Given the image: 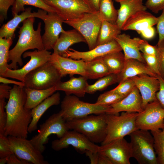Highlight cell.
Listing matches in <instances>:
<instances>
[{
  "instance_id": "6da1fadb",
  "label": "cell",
  "mask_w": 164,
  "mask_h": 164,
  "mask_svg": "<svg viewBox=\"0 0 164 164\" xmlns=\"http://www.w3.org/2000/svg\"><path fill=\"white\" fill-rule=\"evenodd\" d=\"M26 97L24 87L14 85L10 90L5 106L7 121L4 135L27 138L32 116V109L25 107Z\"/></svg>"
},
{
  "instance_id": "7a4b0ae2",
  "label": "cell",
  "mask_w": 164,
  "mask_h": 164,
  "mask_svg": "<svg viewBox=\"0 0 164 164\" xmlns=\"http://www.w3.org/2000/svg\"><path fill=\"white\" fill-rule=\"evenodd\" d=\"M35 17L29 18L24 20L21 27H18L19 30V39L15 46L9 52L8 68L17 69V63L21 66L23 64L21 56L28 50L36 49L38 50H44L41 36V23L39 22L37 28L35 30L33 24Z\"/></svg>"
},
{
  "instance_id": "3957f363",
  "label": "cell",
  "mask_w": 164,
  "mask_h": 164,
  "mask_svg": "<svg viewBox=\"0 0 164 164\" xmlns=\"http://www.w3.org/2000/svg\"><path fill=\"white\" fill-rule=\"evenodd\" d=\"M69 130L75 131L85 136L91 142L101 144L107 135L106 113L86 116L67 121Z\"/></svg>"
},
{
  "instance_id": "277c9868",
  "label": "cell",
  "mask_w": 164,
  "mask_h": 164,
  "mask_svg": "<svg viewBox=\"0 0 164 164\" xmlns=\"http://www.w3.org/2000/svg\"><path fill=\"white\" fill-rule=\"evenodd\" d=\"M121 112L120 115L106 113L107 135L101 145L124 138L138 129L136 126L135 121L139 113Z\"/></svg>"
},
{
  "instance_id": "5b68a950",
  "label": "cell",
  "mask_w": 164,
  "mask_h": 164,
  "mask_svg": "<svg viewBox=\"0 0 164 164\" xmlns=\"http://www.w3.org/2000/svg\"><path fill=\"white\" fill-rule=\"evenodd\" d=\"M129 135L132 157L139 164H158L154 138L151 132L138 129Z\"/></svg>"
},
{
  "instance_id": "8992f818",
  "label": "cell",
  "mask_w": 164,
  "mask_h": 164,
  "mask_svg": "<svg viewBox=\"0 0 164 164\" xmlns=\"http://www.w3.org/2000/svg\"><path fill=\"white\" fill-rule=\"evenodd\" d=\"M61 108L62 115L67 121L91 114L107 113L111 107L84 102L75 95H66L61 102Z\"/></svg>"
},
{
  "instance_id": "52a82bcc",
  "label": "cell",
  "mask_w": 164,
  "mask_h": 164,
  "mask_svg": "<svg viewBox=\"0 0 164 164\" xmlns=\"http://www.w3.org/2000/svg\"><path fill=\"white\" fill-rule=\"evenodd\" d=\"M66 121L60 111L52 114L40 125L38 133L32 138L30 142L36 149L43 153L46 149L44 145L48 143L50 135H56L59 138L69 130Z\"/></svg>"
},
{
  "instance_id": "ba28073f",
  "label": "cell",
  "mask_w": 164,
  "mask_h": 164,
  "mask_svg": "<svg viewBox=\"0 0 164 164\" xmlns=\"http://www.w3.org/2000/svg\"><path fill=\"white\" fill-rule=\"evenodd\" d=\"M102 21L98 11L84 14L81 16L63 22L77 30L84 37L89 50L97 46V37Z\"/></svg>"
},
{
  "instance_id": "9c48e42d",
  "label": "cell",
  "mask_w": 164,
  "mask_h": 164,
  "mask_svg": "<svg viewBox=\"0 0 164 164\" xmlns=\"http://www.w3.org/2000/svg\"><path fill=\"white\" fill-rule=\"evenodd\" d=\"M61 78L57 69L49 61L27 74L23 82L25 87L46 89L56 86Z\"/></svg>"
},
{
  "instance_id": "30bf717a",
  "label": "cell",
  "mask_w": 164,
  "mask_h": 164,
  "mask_svg": "<svg viewBox=\"0 0 164 164\" xmlns=\"http://www.w3.org/2000/svg\"><path fill=\"white\" fill-rule=\"evenodd\" d=\"M54 9L63 21L77 18L83 14L96 12L85 0H43Z\"/></svg>"
},
{
  "instance_id": "8fae6325",
  "label": "cell",
  "mask_w": 164,
  "mask_h": 164,
  "mask_svg": "<svg viewBox=\"0 0 164 164\" xmlns=\"http://www.w3.org/2000/svg\"><path fill=\"white\" fill-rule=\"evenodd\" d=\"M138 129L154 131L164 128V108L157 100L148 104L135 121Z\"/></svg>"
},
{
  "instance_id": "7c38bea8",
  "label": "cell",
  "mask_w": 164,
  "mask_h": 164,
  "mask_svg": "<svg viewBox=\"0 0 164 164\" xmlns=\"http://www.w3.org/2000/svg\"><path fill=\"white\" fill-rule=\"evenodd\" d=\"M70 145L81 154L85 153L87 151L97 152L99 147L98 145L90 141L83 135L73 130H68L61 138L51 143L52 148L57 151L67 148Z\"/></svg>"
},
{
  "instance_id": "4fadbf2b",
  "label": "cell",
  "mask_w": 164,
  "mask_h": 164,
  "mask_svg": "<svg viewBox=\"0 0 164 164\" xmlns=\"http://www.w3.org/2000/svg\"><path fill=\"white\" fill-rule=\"evenodd\" d=\"M51 53L46 50L27 51L22 54L24 58H30L29 61L20 69L13 70L8 68L2 76L17 80L23 82L25 76L34 69L49 61Z\"/></svg>"
},
{
  "instance_id": "5bb4252c",
  "label": "cell",
  "mask_w": 164,
  "mask_h": 164,
  "mask_svg": "<svg viewBox=\"0 0 164 164\" xmlns=\"http://www.w3.org/2000/svg\"><path fill=\"white\" fill-rule=\"evenodd\" d=\"M7 137L13 153L19 158L31 164H49L44 160L42 153L35 148L30 140L22 137Z\"/></svg>"
},
{
  "instance_id": "9a60e30c",
  "label": "cell",
  "mask_w": 164,
  "mask_h": 164,
  "mask_svg": "<svg viewBox=\"0 0 164 164\" xmlns=\"http://www.w3.org/2000/svg\"><path fill=\"white\" fill-rule=\"evenodd\" d=\"M107 157L112 164H130L132 158L130 144L122 138L99 146L97 151Z\"/></svg>"
},
{
  "instance_id": "2e32d148",
  "label": "cell",
  "mask_w": 164,
  "mask_h": 164,
  "mask_svg": "<svg viewBox=\"0 0 164 164\" xmlns=\"http://www.w3.org/2000/svg\"><path fill=\"white\" fill-rule=\"evenodd\" d=\"M49 61L55 67L61 77L68 75L70 76L78 74L86 78V62L65 57L53 53Z\"/></svg>"
},
{
  "instance_id": "e0dca14e",
  "label": "cell",
  "mask_w": 164,
  "mask_h": 164,
  "mask_svg": "<svg viewBox=\"0 0 164 164\" xmlns=\"http://www.w3.org/2000/svg\"><path fill=\"white\" fill-rule=\"evenodd\" d=\"M45 24V32L42 36L44 49H53L60 34L64 31L63 19L56 13L48 12L43 20Z\"/></svg>"
},
{
  "instance_id": "ac0fdd59",
  "label": "cell",
  "mask_w": 164,
  "mask_h": 164,
  "mask_svg": "<svg viewBox=\"0 0 164 164\" xmlns=\"http://www.w3.org/2000/svg\"><path fill=\"white\" fill-rule=\"evenodd\" d=\"M122 49L118 42L114 40L110 42L96 46L88 51L81 52L69 48L66 52L65 57L79 60L86 62L114 52L121 51Z\"/></svg>"
},
{
  "instance_id": "d6986e66",
  "label": "cell",
  "mask_w": 164,
  "mask_h": 164,
  "mask_svg": "<svg viewBox=\"0 0 164 164\" xmlns=\"http://www.w3.org/2000/svg\"><path fill=\"white\" fill-rule=\"evenodd\" d=\"M131 78L141 95L143 109L148 104L157 100L156 94L160 86L158 77L142 74Z\"/></svg>"
},
{
  "instance_id": "ffe728a7",
  "label": "cell",
  "mask_w": 164,
  "mask_h": 164,
  "mask_svg": "<svg viewBox=\"0 0 164 164\" xmlns=\"http://www.w3.org/2000/svg\"><path fill=\"white\" fill-rule=\"evenodd\" d=\"M31 7L25 9L20 15L16 14L7 23L3 24L0 29V37L13 39L15 36V32L21 22L31 17H36L42 20L48 12L40 9L37 12H32Z\"/></svg>"
},
{
  "instance_id": "44dd1931",
  "label": "cell",
  "mask_w": 164,
  "mask_h": 164,
  "mask_svg": "<svg viewBox=\"0 0 164 164\" xmlns=\"http://www.w3.org/2000/svg\"><path fill=\"white\" fill-rule=\"evenodd\" d=\"M142 100L140 92L135 87L131 92L118 103L111 106L107 113L118 114L127 112L140 113L143 110Z\"/></svg>"
},
{
  "instance_id": "7402d4cb",
  "label": "cell",
  "mask_w": 164,
  "mask_h": 164,
  "mask_svg": "<svg viewBox=\"0 0 164 164\" xmlns=\"http://www.w3.org/2000/svg\"><path fill=\"white\" fill-rule=\"evenodd\" d=\"M142 74L158 77L146 63L134 59L125 60L123 69L117 74V82L119 83L126 79Z\"/></svg>"
},
{
  "instance_id": "603a6c76",
  "label": "cell",
  "mask_w": 164,
  "mask_h": 164,
  "mask_svg": "<svg viewBox=\"0 0 164 164\" xmlns=\"http://www.w3.org/2000/svg\"><path fill=\"white\" fill-rule=\"evenodd\" d=\"M143 0H115L120 4L118 10L116 24L121 29L128 19L138 12L146 11L147 8L143 3Z\"/></svg>"
},
{
  "instance_id": "cb8c5ba5",
  "label": "cell",
  "mask_w": 164,
  "mask_h": 164,
  "mask_svg": "<svg viewBox=\"0 0 164 164\" xmlns=\"http://www.w3.org/2000/svg\"><path fill=\"white\" fill-rule=\"evenodd\" d=\"M115 39L123 51L125 60L134 59L145 63L139 49L141 39L138 37L131 38L129 35L123 33L118 35Z\"/></svg>"
},
{
  "instance_id": "d4e9b609",
  "label": "cell",
  "mask_w": 164,
  "mask_h": 164,
  "mask_svg": "<svg viewBox=\"0 0 164 164\" xmlns=\"http://www.w3.org/2000/svg\"><path fill=\"white\" fill-rule=\"evenodd\" d=\"M158 18L146 11H140L129 18L121 30H133L137 32L156 25Z\"/></svg>"
},
{
  "instance_id": "484cf974",
  "label": "cell",
  "mask_w": 164,
  "mask_h": 164,
  "mask_svg": "<svg viewBox=\"0 0 164 164\" xmlns=\"http://www.w3.org/2000/svg\"><path fill=\"white\" fill-rule=\"evenodd\" d=\"M86 43L84 37L76 29L65 31L61 33L53 49L54 53L65 57L66 52L73 44Z\"/></svg>"
},
{
  "instance_id": "4316f807",
  "label": "cell",
  "mask_w": 164,
  "mask_h": 164,
  "mask_svg": "<svg viewBox=\"0 0 164 164\" xmlns=\"http://www.w3.org/2000/svg\"><path fill=\"white\" fill-rule=\"evenodd\" d=\"M70 77L68 80L64 82L60 81L56 85V91H63L66 95L73 94L78 97H84L86 89L89 85L87 79L82 76L78 77L73 76Z\"/></svg>"
},
{
  "instance_id": "83f0119b",
  "label": "cell",
  "mask_w": 164,
  "mask_h": 164,
  "mask_svg": "<svg viewBox=\"0 0 164 164\" xmlns=\"http://www.w3.org/2000/svg\"><path fill=\"white\" fill-rule=\"evenodd\" d=\"M59 92L54 93L32 109V119L28 128V132L31 133L37 128L39 121L45 112L51 106L59 104L60 102Z\"/></svg>"
},
{
  "instance_id": "f1b7e54d",
  "label": "cell",
  "mask_w": 164,
  "mask_h": 164,
  "mask_svg": "<svg viewBox=\"0 0 164 164\" xmlns=\"http://www.w3.org/2000/svg\"><path fill=\"white\" fill-rule=\"evenodd\" d=\"M24 89L27 96L25 107L29 109L36 106L56 91V86L43 90L24 87Z\"/></svg>"
},
{
  "instance_id": "f546056e",
  "label": "cell",
  "mask_w": 164,
  "mask_h": 164,
  "mask_svg": "<svg viewBox=\"0 0 164 164\" xmlns=\"http://www.w3.org/2000/svg\"><path fill=\"white\" fill-rule=\"evenodd\" d=\"M121 30L116 24L103 21L98 35L97 46L115 40V38L121 33Z\"/></svg>"
},
{
  "instance_id": "4dcf8cb0",
  "label": "cell",
  "mask_w": 164,
  "mask_h": 164,
  "mask_svg": "<svg viewBox=\"0 0 164 164\" xmlns=\"http://www.w3.org/2000/svg\"><path fill=\"white\" fill-rule=\"evenodd\" d=\"M86 78L95 79L110 74L101 57L86 62Z\"/></svg>"
},
{
  "instance_id": "1f68e13d",
  "label": "cell",
  "mask_w": 164,
  "mask_h": 164,
  "mask_svg": "<svg viewBox=\"0 0 164 164\" xmlns=\"http://www.w3.org/2000/svg\"><path fill=\"white\" fill-rule=\"evenodd\" d=\"M101 58L111 73L117 74L123 69L125 60L124 54L121 51L108 53Z\"/></svg>"
},
{
  "instance_id": "d6a6232c",
  "label": "cell",
  "mask_w": 164,
  "mask_h": 164,
  "mask_svg": "<svg viewBox=\"0 0 164 164\" xmlns=\"http://www.w3.org/2000/svg\"><path fill=\"white\" fill-rule=\"evenodd\" d=\"M98 12L102 21H106L116 24L118 17V10L114 5L113 0H100Z\"/></svg>"
},
{
  "instance_id": "836d02e7",
  "label": "cell",
  "mask_w": 164,
  "mask_h": 164,
  "mask_svg": "<svg viewBox=\"0 0 164 164\" xmlns=\"http://www.w3.org/2000/svg\"><path fill=\"white\" fill-rule=\"evenodd\" d=\"M30 5L46 11L48 12H56L53 8L46 4L43 0H15L12 8L13 16L20 12L24 11L25 5Z\"/></svg>"
},
{
  "instance_id": "e575fe53",
  "label": "cell",
  "mask_w": 164,
  "mask_h": 164,
  "mask_svg": "<svg viewBox=\"0 0 164 164\" xmlns=\"http://www.w3.org/2000/svg\"><path fill=\"white\" fill-rule=\"evenodd\" d=\"M13 39L0 37V76H2L8 68L9 49Z\"/></svg>"
},
{
  "instance_id": "d590c367",
  "label": "cell",
  "mask_w": 164,
  "mask_h": 164,
  "mask_svg": "<svg viewBox=\"0 0 164 164\" xmlns=\"http://www.w3.org/2000/svg\"><path fill=\"white\" fill-rule=\"evenodd\" d=\"M117 82V74L110 73L101 77L94 84H89L86 89V93L92 94L97 91H102Z\"/></svg>"
},
{
  "instance_id": "8d00e7d4",
  "label": "cell",
  "mask_w": 164,
  "mask_h": 164,
  "mask_svg": "<svg viewBox=\"0 0 164 164\" xmlns=\"http://www.w3.org/2000/svg\"><path fill=\"white\" fill-rule=\"evenodd\" d=\"M150 132L154 138L158 164H164V128Z\"/></svg>"
},
{
  "instance_id": "74e56055",
  "label": "cell",
  "mask_w": 164,
  "mask_h": 164,
  "mask_svg": "<svg viewBox=\"0 0 164 164\" xmlns=\"http://www.w3.org/2000/svg\"><path fill=\"white\" fill-rule=\"evenodd\" d=\"M125 97L110 91L100 94L95 103L101 105L111 106L118 103Z\"/></svg>"
},
{
  "instance_id": "f35d334b",
  "label": "cell",
  "mask_w": 164,
  "mask_h": 164,
  "mask_svg": "<svg viewBox=\"0 0 164 164\" xmlns=\"http://www.w3.org/2000/svg\"><path fill=\"white\" fill-rule=\"evenodd\" d=\"M135 87L134 81L130 78L119 83L118 86L110 91L125 97Z\"/></svg>"
},
{
  "instance_id": "ab89813d",
  "label": "cell",
  "mask_w": 164,
  "mask_h": 164,
  "mask_svg": "<svg viewBox=\"0 0 164 164\" xmlns=\"http://www.w3.org/2000/svg\"><path fill=\"white\" fill-rule=\"evenodd\" d=\"M157 57L160 76L164 79V40L157 44Z\"/></svg>"
},
{
  "instance_id": "60d3db41",
  "label": "cell",
  "mask_w": 164,
  "mask_h": 164,
  "mask_svg": "<svg viewBox=\"0 0 164 164\" xmlns=\"http://www.w3.org/2000/svg\"><path fill=\"white\" fill-rule=\"evenodd\" d=\"M13 153L8 137L0 135V158L8 156Z\"/></svg>"
},
{
  "instance_id": "b9f144b4",
  "label": "cell",
  "mask_w": 164,
  "mask_h": 164,
  "mask_svg": "<svg viewBox=\"0 0 164 164\" xmlns=\"http://www.w3.org/2000/svg\"><path fill=\"white\" fill-rule=\"evenodd\" d=\"M5 98H0V135H4L7 121Z\"/></svg>"
},
{
  "instance_id": "7bdbcfd3",
  "label": "cell",
  "mask_w": 164,
  "mask_h": 164,
  "mask_svg": "<svg viewBox=\"0 0 164 164\" xmlns=\"http://www.w3.org/2000/svg\"><path fill=\"white\" fill-rule=\"evenodd\" d=\"M145 63L149 68L158 77L160 76L156 56L142 53Z\"/></svg>"
},
{
  "instance_id": "ee69618b",
  "label": "cell",
  "mask_w": 164,
  "mask_h": 164,
  "mask_svg": "<svg viewBox=\"0 0 164 164\" xmlns=\"http://www.w3.org/2000/svg\"><path fill=\"white\" fill-rule=\"evenodd\" d=\"M139 49L142 53L148 55L156 56L157 46H153L144 39H141L139 45Z\"/></svg>"
},
{
  "instance_id": "f6af8a7d",
  "label": "cell",
  "mask_w": 164,
  "mask_h": 164,
  "mask_svg": "<svg viewBox=\"0 0 164 164\" xmlns=\"http://www.w3.org/2000/svg\"><path fill=\"white\" fill-rule=\"evenodd\" d=\"M145 5L155 14L164 9V0H147Z\"/></svg>"
},
{
  "instance_id": "bcb514c9",
  "label": "cell",
  "mask_w": 164,
  "mask_h": 164,
  "mask_svg": "<svg viewBox=\"0 0 164 164\" xmlns=\"http://www.w3.org/2000/svg\"><path fill=\"white\" fill-rule=\"evenodd\" d=\"M15 0H0V22L2 24L7 17L8 11L10 6H13Z\"/></svg>"
},
{
  "instance_id": "7dc6e473",
  "label": "cell",
  "mask_w": 164,
  "mask_h": 164,
  "mask_svg": "<svg viewBox=\"0 0 164 164\" xmlns=\"http://www.w3.org/2000/svg\"><path fill=\"white\" fill-rule=\"evenodd\" d=\"M156 23L157 30L159 35L157 44L164 40V9L162 10L161 15L157 17Z\"/></svg>"
},
{
  "instance_id": "c3c4849f",
  "label": "cell",
  "mask_w": 164,
  "mask_h": 164,
  "mask_svg": "<svg viewBox=\"0 0 164 164\" xmlns=\"http://www.w3.org/2000/svg\"><path fill=\"white\" fill-rule=\"evenodd\" d=\"M159 81V88L156 94V98L161 105L164 108V79L160 76L158 77Z\"/></svg>"
},
{
  "instance_id": "681fc988",
  "label": "cell",
  "mask_w": 164,
  "mask_h": 164,
  "mask_svg": "<svg viewBox=\"0 0 164 164\" xmlns=\"http://www.w3.org/2000/svg\"><path fill=\"white\" fill-rule=\"evenodd\" d=\"M138 32L145 39H151L155 36L156 33V31L153 26H151L143 30Z\"/></svg>"
},
{
  "instance_id": "f907efd6",
  "label": "cell",
  "mask_w": 164,
  "mask_h": 164,
  "mask_svg": "<svg viewBox=\"0 0 164 164\" xmlns=\"http://www.w3.org/2000/svg\"><path fill=\"white\" fill-rule=\"evenodd\" d=\"M12 88L8 84L2 83L0 84V98L9 99L10 90Z\"/></svg>"
},
{
  "instance_id": "816d5d0a",
  "label": "cell",
  "mask_w": 164,
  "mask_h": 164,
  "mask_svg": "<svg viewBox=\"0 0 164 164\" xmlns=\"http://www.w3.org/2000/svg\"><path fill=\"white\" fill-rule=\"evenodd\" d=\"M8 164H30L29 162L19 158L14 153L8 156Z\"/></svg>"
},
{
  "instance_id": "f5cc1de1",
  "label": "cell",
  "mask_w": 164,
  "mask_h": 164,
  "mask_svg": "<svg viewBox=\"0 0 164 164\" xmlns=\"http://www.w3.org/2000/svg\"><path fill=\"white\" fill-rule=\"evenodd\" d=\"M0 82L2 83L6 84H13L21 87H25V84L23 82H19L14 80H9L5 77L0 76Z\"/></svg>"
},
{
  "instance_id": "db71d44e",
  "label": "cell",
  "mask_w": 164,
  "mask_h": 164,
  "mask_svg": "<svg viewBox=\"0 0 164 164\" xmlns=\"http://www.w3.org/2000/svg\"><path fill=\"white\" fill-rule=\"evenodd\" d=\"M91 8L95 11L99 10V4L100 0H85Z\"/></svg>"
},
{
  "instance_id": "11a10c76",
  "label": "cell",
  "mask_w": 164,
  "mask_h": 164,
  "mask_svg": "<svg viewBox=\"0 0 164 164\" xmlns=\"http://www.w3.org/2000/svg\"><path fill=\"white\" fill-rule=\"evenodd\" d=\"M7 160L8 156L4 158H0V164H5L7 163Z\"/></svg>"
}]
</instances>
